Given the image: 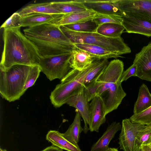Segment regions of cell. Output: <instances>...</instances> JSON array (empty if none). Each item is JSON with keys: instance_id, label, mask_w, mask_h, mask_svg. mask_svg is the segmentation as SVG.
Segmentation results:
<instances>
[{"instance_id": "1", "label": "cell", "mask_w": 151, "mask_h": 151, "mask_svg": "<svg viewBox=\"0 0 151 151\" xmlns=\"http://www.w3.org/2000/svg\"><path fill=\"white\" fill-rule=\"evenodd\" d=\"M3 37L0 69L4 70L16 65H39L41 56L20 28L4 29Z\"/></svg>"}, {"instance_id": "2", "label": "cell", "mask_w": 151, "mask_h": 151, "mask_svg": "<svg viewBox=\"0 0 151 151\" xmlns=\"http://www.w3.org/2000/svg\"><path fill=\"white\" fill-rule=\"evenodd\" d=\"M23 32L41 57L71 53L75 47L60 26L50 22L27 27Z\"/></svg>"}, {"instance_id": "3", "label": "cell", "mask_w": 151, "mask_h": 151, "mask_svg": "<svg viewBox=\"0 0 151 151\" xmlns=\"http://www.w3.org/2000/svg\"><path fill=\"white\" fill-rule=\"evenodd\" d=\"M124 69L122 60H113L109 63L97 80L100 83L97 96L104 104L106 115L117 109L126 95L120 82Z\"/></svg>"}, {"instance_id": "4", "label": "cell", "mask_w": 151, "mask_h": 151, "mask_svg": "<svg viewBox=\"0 0 151 151\" xmlns=\"http://www.w3.org/2000/svg\"><path fill=\"white\" fill-rule=\"evenodd\" d=\"M31 66L16 65L4 70L0 69V93L3 98L12 102L19 99L24 94Z\"/></svg>"}, {"instance_id": "5", "label": "cell", "mask_w": 151, "mask_h": 151, "mask_svg": "<svg viewBox=\"0 0 151 151\" xmlns=\"http://www.w3.org/2000/svg\"><path fill=\"white\" fill-rule=\"evenodd\" d=\"M63 33L73 44H85L97 45L113 53L121 55L131 53V50L121 37H107L96 32H81L60 26Z\"/></svg>"}, {"instance_id": "6", "label": "cell", "mask_w": 151, "mask_h": 151, "mask_svg": "<svg viewBox=\"0 0 151 151\" xmlns=\"http://www.w3.org/2000/svg\"><path fill=\"white\" fill-rule=\"evenodd\" d=\"M95 63L96 61L83 70L72 69L61 80L60 83L57 85L50 97L52 104L55 107H60L65 104L69 97L84 87L85 79Z\"/></svg>"}, {"instance_id": "7", "label": "cell", "mask_w": 151, "mask_h": 151, "mask_svg": "<svg viewBox=\"0 0 151 151\" xmlns=\"http://www.w3.org/2000/svg\"><path fill=\"white\" fill-rule=\"evenodd\" d=\"M71 58V53L41 57L38 65L50 81L55 79L61 80L72 69Z\"/></svg>"}, {"instance_id": "8", "label": "cell", "mask_w": 151, "mask_h": 151, "mask_svg": "<svg viewBox=\"0 0 151 151\" xmlns=\"http://www.w3.org/2000/svg\"><path fill=\"white\" fill-rule=\"evenodd\" d=\"M122 17L138 18L151 22V0H113Z\"/></svg>"}, {"instance_id": "9", "label": "cell", "mask_w": 151, "mask_h": 151, "mask_svg": "<svg viewBox=\"0 0 151 151\" xmlns=\"http://www.w3.org/2000/svg\"><path fill=\"white\" fill-rule=\"evenodd\" d=\"M145 126L133 123L129 119H123L119 138L120 149L124 151H135L137 147L136 138L139 132Z\"/></svg>"}, {"instance_id": "10", "label": "cell", "mask_w": 151, "mask_h": 151, "mask_svg": "<svg viewBox=\"0 0 151 151\" xmlns=\"http://www.w3.org/2000/svg\"><path fill=\"white\" fill-rule=\"evenodd\" d=\"M133 63L137 66L136 76L151 82V42L136 54Z\"/></svg>"}, {"instance_id": "11", "label": "cell", "mask_w": 151, "mask_h": 151, "mask_svg": "<svg viewBox=\"0 0 151 151\" xmlns=\"http://www.w3.org/2000/svg\"><path fill=\"white\" fill-rule=\"evenodd\" d=\"M84 87L71 96L65 104L75 108L79 113L84 122L83 131L86 134L89 130L90 122V103L84 93Z\"/></svg>"}, {"instance_id": "12", "label": "cell", "mask_w": 151, "mask_h": 151, "mask_svg": "<svg viewBox=\"0 0 151 151\" xmlns=\"http://www.w3.org/2000/svg\"><path fill=\"white\" fill-rule=\"evenodd\" d=\"M91 101L90 103L89 130L91 132H99L100 126L106 121L105 106L101 98L98 96Z\"/></svg>"}, {"instance_id": "13", "label": "cell", "mask_w": 151, "mask_h": 151, "mask_svg": "<svg viewBox=\"0 0 151 151\" xmlns=\"http://www.w3.org/2000/svg\"><path fill=\"white\" fill-rule=\"evenodd\" d=\"M122 17V25L125 32L151 37V22L142 19L128 16Z\"/></svg>"}, {"instance_id": "14", "label": "cell", "mask_w": 151, "mask_h": 151, "mask_svg": "<svg viewBox=\"0 0 151 151\" xmlns=\"http://www.w3.org/2000/svg\"><path fill=\"white\" fill-rule=\"evenodd\" d=\"M87 9L96 13L122 16L113 0H81Z\"/></svg>"}, {"instance_id": "15", "label": "cell", "mask_w": 151, "mask_h": 151, "mask_svg": "<svg viewBox=\"0 0 151 151\" xmlns=\"http://www.w3.org/2000/svg\"><path fill=\"white\" fill-rule=\"evenodd\" d=\"M96 14L93 11L87 9L81 12L62 15L50 23L59 26L79 23L93 19Z\"/></svg>"}, {"instance_id": "16", "label": "cell", "mask_w": 151, "mask_h": 151, "mask_svg": "<svg viewBox=\"0 0 151 151\" xmlns=\"http://www.w3.org/2000/svg\"><path fill=\"white\" fill-rule=\"evenodd\" d=\"M71 67L72 69L83 70L96 60L91 54L83 50L75 47L71 53Z\"/></svg>"}, {"instance_id": "17", "label": "cell", "mask_w": 151, "mask_h": 151, "mask_svg": "<svg viewBox=\"0 0 151 151\" xmlns=\"http://www.w3.org/2000/svg\"><path fill=\"white\" fill-rule=\"evenodd\" d=\"M119 122H114L109 125L106 131L97 141L92 146L90 151H106L109 148V145L116 133L121 129Z\"/></svg>"}, {"instance_id": "18", "label": "cell", "mask_w": 151, "mask_h": 151, "mask_svg": "<svg viewBox=\"0 0 151 151\" xmlns=\"http://www.w3.org/2000/svg\"><path fill=\"white\" fill-rule=\"evenodd\" d=\"M62 15L35 13L21 16V27H30L49 23Z\"/></svg>"}, {"instance_id": "19", "label": "cell", "mask_w": 151, "mask_h": 151, "mask_svg": "<svg viewBox=\"0 0 151 151\" xmlns=\"http://www.w3.org/2000/svg\"><path fill=\"white\" fill-rule=\"evenodd\" d=\"M46 139L52 145L67 151H81L78 145H74L66 139L62 133L56 130L49 131Z\"/></svg>"}, {"instance_id": "20", "label": "cell", "mask_w": 151, "mask_h": 151, "mask_svg": "<svg viewBox=\"0 0 151 151\" xmlns=\"http://www.w3.org/2000/svg\"><path fill=\"white\" fill-rule=\"evenodd\" d=\"M52 5L62 15L80 12L87 10L81 0L51 2Z\"/></svg>"}, {"instance_id": "21", "label": "cell", "mask_w": 151, "mask_h": 151, "mask_svg": "<svg viewBox=\"0 0 151 151\" xmlns=\"http://www.w3.org/2000/svg\"><path fill=\"white\" fill-rule=\"evenodd\" d=\"M18 12L21 16L35 13L61 14L53 6L51 2L31 4L23 8Z\"/></svg>"}, {"instance_id": "22", "label": "cell", "mask_w": 151, "mask_h": 151, "mask_svg": "<svg viewBox=\"0 0 151 151\" xmlns=\"http://www.w3.org/2000/svg\"><path fill=\"white\" fill-rule=\"evenodd\" d=\"M73 45L76 47L85 50L90 53L96 60L112 58H117L121 57L117 54L96 45L79 43L74 44Z\"/></svg>"}, {"instance_id": "23", "label": "cell", "mask_w": 151, "mask_h": 151, "mask_svg": "<svg viewBox=\"0 0 151 151\" xmlns=\"http://www.w3.org/2000/svg\"><path fill=\"white\" fill-rule=\"evenodd\" d=\"M83 131L81 124V116L77 110L73 121L67 131L62 133L64 137L73 144L78 145L80 134Z\"/></svg>"}, {"instance_id": "24", "label": "cell", "mask_w": 151, "mask_h": 151, "mask_svg": "<svg viewBox=\"0 0 151 151\" xmlns=\"http://www.w3.org/2000/svg\"><path fill=\"white\" fill-rule=\"evenodd\" d=\"M151 106V94L145 84L140 86L137 99L134 106L133 113L137 114Z\"/></svg>"}, {"instance_id": "25", "label": "cell", "mask_w": 151, "mask_h": 151, "mask_svg": "<svg viewBox=\"0 0 151 151\" xmlns=\"http://www.w3.org/2000/svg\"><path fill=\"white\" fill-rule=\"evenodd\" d=\"M124 29L121 24L105 23L98 26L96 32L107 37L116 38L120 37Z\"/></svg>"}, {"instance_id": "26", "label": "cell", "mask_w": 151, "mask_h": 151, "mask_svg": "<svg viewBox=\"0 0 151 151\" xmlns=\"http://www.w3.org/2000/svg\"><path fill=\"white\" fill-rule=\"evenodd\" d=\"M107 59H103L96 61L93 69L86 76L84 82V86L97 79L109 63Z\"/></svg>"}, {"instance_id": "27", "label": "cell", "mask_w": 151, "mask_h": 151, "mask_svg": "<svg viewBox=\"0 0 151 151\" xmlns=\"http://www.w3.org/2000/svg\"><path fill=\"white\" fill-rule=\"evenodd\" d=\"M63 26L73 31L87 33L96 32L98 26L93 19L85 22L68 24Z\"/></svg>"}, {"instance_id": "28", "label": "cell", "mask_w": 151, "mask_h": 151, "mask_svg": "<svg viewBox=\"0 0 151 151\" xmlns=\"http://www.w3.org/2000/svg\"><path fill=\"white\" fill-rule=\"evenodd\" d=\"M93 19L98 26L110 23L122 24L123 20L122 17L121 16L96 13Z\"/></svg>"}, {"instance_id": "29", "label": "cell", "mask_w": 151, "mask_h": 151, "mask_svg": "<svg viewBox=\"0 0 151 151\" xmlns=\"http://www.w3.org/2000/svg\"><path fill=\"white\" fill-rule=\"evenodd\" d=\"M129 119L133 123L148 125L151 124V106L137 114H134Z\"/></svg>"}, {"instance_id": "30", "label": "cell", "mask_w": 151, "mask_h": 151, "mask_svg": "<svg viewBox=\"0 0 151 151\" xmlns=\"http://www.w3.org/2000/svg\"><path fill=\"white\" fill-rule=\"evenodd\" d=\"M41 69L38 65H32L28 73L24 86L25 91L29 88L34 85L39 77Z\"/></svg>"}, {"instance_id": "31", "label": "cell", "mask_w": 151, "mask_h": 151, "mask_svg": "<svg viewBox=\"0 0 151 151\" xmlns=\"http://www.w3.org/2000/svg\"><path fill=\"white\" fill-rule=\"evenodd\" d=\"M151 142V127L146 125L138 134L136 138L137 146L141 145L150 144Z\"/></svg>"}, {"instance_id": "32", "label": "cell", "mask_w": 151, "mask_h": 151, "mask_svg": "<svg viewBox=\"0 0 151 151\" xmlns=\"http://www.w3.org/2000/svg\"><path fill=\"white\" fill-rule=\"evenodd\" d=\"M97 79L85 85L84 87V93L88 102L97 96L100 86V83L97 81Z\"/></svg>"}, {"instance_id": "33", "label": "cell", "mask_w": 151, "mask_h": 151, "mask_svg": "<svg viewBox=\"0 0 151 151\" xmlns=\"http://www.w3.org/2000/svg\"><path fill=\"white\" fill-rule=\"evenodd\" d=\"M21 17L18 12L14 13L3 23L1 28L4 29L20 28Z\"/></svg>"}, {"instance_id": "34", "label": "cell", "mask_w": 151, "mask_h": 151, "mask_svg": "<svg viewBox=\"0 0 151 151\" xmlns=\"http://www.w3.org/2000/svg\"><path fill=\"white\" fill-rule=\"evenodd\" d=\"M137 66L133 63L126 70L124 71L121 76L120 82L125 81L129 78L132 76H136Z\"/></svg>"}, {"instance_id": "35", "label": "cell", "mask_w": 151, "mask_h": 151, "mask_svg": "<svg viewBox=\"0 0 151 151\" xmlns=\"http://www.w3.org/2000/svg\"><path fill=\"white\" fill-rule=\"evenodd\" d=\"M135 151H151L150 144L141 145L137 147Z\"/></svg>"}, {"instance_id": "36", "label": "cell", "mask_w": 151, "mask_h": 151, "mask_svg": "<svg viewBox=\"0 0 151 151\" xmlns=\"http://www.w3.org/2000/svg\"><path fill=\"white\" fill-rule=\"evenodd\" d=\"M42 151H63V150L53 145L48 147Z\"/></svg>"}, {"instance_id": "37", "label": "cell", "mask_w": 151, "mask_h": 151, "mask_svg": "<svg viewBox=\"0 0 151 151\" xmlns=\"http://www.w3.org/2000/svg\"><path fill=\"white\" fill-rule=\"evenodd\" d=\"M106 151H119L117 148L109 147Z\"/></svg>"}, {"instance_id": "38", "label": "cell", "mask_w": 151, "mask_h": 151, "mask_svg": "<svg viewBox=\"0 0 151 151\" xmlns=\"http://www.w3.org/2000/svg\"><path fill=\"white\" fill-rule=\"evenodd\" d=\"M0 151H7L6 149H3L1 148H0Z\"/></svg>"}, {"instance_id": "39", "label": "cell", "mask_w": 151, "mask_h": 151, "mask_svg": "<svg viewBox=\"0 0 151 151\" xmlns=\"http://www.w3.org/2000/svg\"><path fill=\"white\" fill-rule=\"evenodd\" d=\"M149 125L151 127V124L149 125Z\"/></svg>"}, {"instance_id": "40", "label": "cell", "mask_w": 151, "mask_h": 151, "mask_svg": "<svg viewBox=\"0 0 151 151\" xmlns=\"http://www.w3.org/2000/svg\"><path fill=\"white\" fill-rule=\"evenodd\" d=\"M150 145H151V142H150Z\"/></svg>"}]
</instances>
